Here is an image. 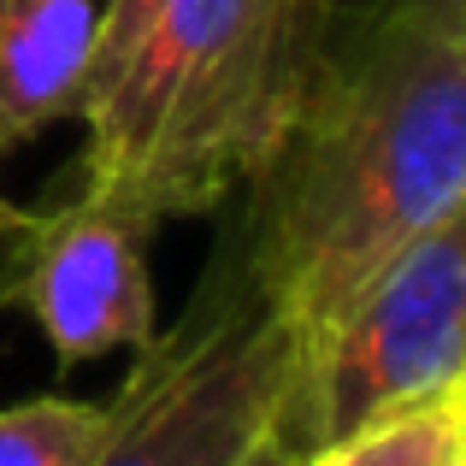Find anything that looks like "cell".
I'll use <instances>...</instances> for the list:
<instances>
[{
    "instance_id": "obj_11",
    "label": "cell",
    "mask_w": 466,
    "mask_h": 466,
    "mask_svg": "<svg viewBox=\"0 0 466 466\" xmlns=\"http://www.w3.org/2000/svg\"><path fill=\"white\" fill-rule=\"evenodd\" d=\"M337 6H390V0H337Z\"/></svg>"
},
{
    "instance_id": "obj_2",
    "label": "cell",
    "mask_w": 466,
    "mask_h": 466,
    "mask_svg": "<svg viewBox=\"0 0 466 466\" xmlns=\"http://www.w3.org/2000/svg\"><path fill=\"white\" fill-rule=\"evenodd\" d=\"M337 24V0H154L95 89L77 189L142 225L230 201L284 137Z\"/></svg>"
},
{
    "instance_id": "obj_4",
    "label": "cell",
    "mask_w": 466,
    "mask_h": 466,
    "mask_svg": "<svg viewBox=\"0 0 466 466\" xmlns=\"http://www.w3.org/2000/svg\"><path fill=\"white\" fill-rule=\"evenodd\" d=\"M449 390H466V213L408 242L296 342L278 437L325 455Z\"/></svg>"
},
{
    "instance_id": "obj_6",
    "label": "cell",
    "mask_w": 466,
    "mask_h": 466,
    "mask_svg": "<svg viewBox=\"0 0 466 466\" xmlns=\"http://www.w3.org/2000/svg\"><path fill=\"white\" fill-rule=\"evenodd\" d=\"M101 0H0V166L42 130L89 113Z\"/></svg>"
},
{
    "instance_id": "obj_5",
    "label": "cell",
    "mask_w": 466,
    "mask_h": 466,
    "mask_svg": "<svg viewBox=\"0 0 466 466\" xmlns=\"http://www.w3.org/2000/svg\"><path fill=\"white\" fill-rule=\"evenodd\" d=\"M148 242L154 225L89 189L0 201V308L30 319L66 372L118 349L142 354L159 337Z\"/></svg>"
},
{
    "instance_id": "obj_1",
    "label": "cell",
    "mask_w": 466,
    "mask_h": 466,
    "mask_svg": "<svg viewBox=\"0 0 466 466\" xmlns=\"http://www.w3.org/2000/svg\"><path fill=\"white\" fill-rule=\"evenodd\" d=\"M230 260L308 342L378 266L466 213V0L337 6Z\"/></svg>"
},
{
    "instance_id": "obj_8",
    "label": "cell",
    "mask_w": 466,
    "mask_h": 466,
    "mask_svg": "<svg viewBox=\"0 0 466 466\" xmlns=\"http://www.w3.org/2000/svg\"><path fill=\"white\" fill-rule=\"evenodd\" d=\"M106 431V401L35 396L0 408V466H89Z\"/></svg>"
},
{
    "instance_id": "obj_3",
    "label": "cell",
    "mask_w": 466,
    "mask_h": 466,
    "mask_svg": "<svg viewBox=\"0 0 466 466\" xmlns=\"http://www.w3.org/2000/svg\"><path fill=\"white\" fill-rule=\"evenodd\" d=\"M296 342L237 260L207 272L177 330H159L106 396L89 466H242L284 420Z\"/></svg>"
},
{
    "instance_id": "obj_10",
    "label": "cell",
    "mask_w": 466,
    "mask_h": 466,
    "mask_svg": "<svg viewBox=\"0 0 466 466\" xmlns=\"http://www.w3.org/2000/svg\"><path fill=\"white\" fill-rule=\"evenodd\" d=\"M242 466H313V455H301L289 437H278V431H272V437H266V443L254 449V455L242 461Z\"/></svg>"
},
{
    "instance_id": "obj_9",
    "label": "cell",
    "mask_w": 466,
    "mask_h": 466,
    "mask_svg": "<svg viewBox=\"0 0 466 466\" xmlns=\"http://www.w3.org/2000/svg\"><path fill=\"white\" fill-rule=\"evenodd\" d=\"M148 12H154V0H101V77H95V89H101V83L113 77V66L130 54V42L142 35Z\"/></svg>"
},
{
    "instance_id": "obj_12",
    "label": "cell",
    "mask_w": 466,
    "mask_h": 466,
    "mask_svg": "<svg viewBox=\"0 0 466 466\" xmlns=\"http://www.w3.org/2000/svg\"><path fill=\"white\" fill-rule=\"evenodd\" d=\"M449 466H466V455H461V461H449Z\"/></svg>"
},
{
    "instance_id": "obj_7",
    "label": "cell",
    "mask_w": 466,
    "mask_h": 466,
    "mask_svg": "<svg viewBox=\"0 0 466 466\" xmlns=\"http://www.w3.org/2000/svg\"><path fill=\"white\" fill-rule=\"evenodd\" d=\"M466 455V390L420 401L408 413L366 425L360 437L313 455V466H449Z\"/></svg>"
}]
</instances>
